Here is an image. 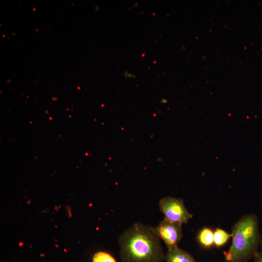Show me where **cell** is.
Segmentation results:
<instances>
[{
    "instance_id": "obj_2",
    "label": "cell",
    "mask_w": 262,
    "mask_h": 262,
    "mask_svg": "<svg viewBox=\"0 0 262 262\" xmlns=\"http://www.w3.org/2000/svg\"><path fill=\"white\" fill-rule=\"evenodd\" d=\"M257 216L254 214L242 216L233 226L232 242L224 252L225 262H246L258 253L260 232Z\"/></svg>"
},
{
    "instance_id": "obj_5",
    "label": "cell",
    "mask_w": 262,
    "mask_h": 262,
    "mask_svg": "<svg viewBox=\"0 0 262 262\" xmlns=\"http://www.w3.org/2000/svg\"><path fill=\"white\" fill-rule=\"evenodd\" d=\"M166 262H197L188 252L177 246L168 250Z\"/></svg>"
},
{
    "instance_id": "obj_7",
    "label": "cell",
    "mask_w": 262,
    "mask_h": 262,
    "mask_svg": "<svg viewBox=\"0 0 262 262\" xmlns=\"http://www.w3.org/2000/svg\"><path fill=\"white\" fill-rule=\"evenodd\" d=\"M214 246L219 247L225 245L231 237V234L228 233L225 230L216 228L213 230Z\"/></svg>"
},
{
    "instance_id": "obj_6",
    "label": "cell",
    "mask_w": 262,
    "mask_h": 262,
    "mask_svg": "<svg viewBox=\"0 0 262 262\" xmlns=\"http://www.w3.org/2000/svg\"><path fill=\"white\" fill-rule=\"evenodd\" d=\"M197 240L201 246L210 248L214 246L213 230L208 227L202 228L198 234Z\"/></svg>"
},
{
    "instance_id": "obj_8",
    "label": "cell",
    "mask_w": 262,
    "mask_h": 262,
    "mask_svg": "<svg viewBox=\"0 0 262 262\" xmlns=\"http://www.w3.org/2000/svg\"><path fill=\"white\" fill-rule=\"evenodd\" d=\"M92 262H117L112 255L104 251L96 253L92 259Z\"/></svg>"
},
{
    "instance_id": "obj_1",
    "label": "cell",
    "mask_w": 262,
    "mask_h": 262,
    "mask_svg": "<svg viewBox=\"0 0 262 262\" xmlns=\"http://www.w3.org/2000/svg\"><path fill=\"white\" fill-rule=\"evenodd\" d=\"M160 238L154 228L136 223L119 238V255L123 262H161L165 259Z\"/></svg>"
},
{
    "instance_id": "obj_4",
    "label": "cell",
    "mask_w": 262,
    "mask_h": 262,
    "mask_svg": "<svg viewBox=\"0 0 262 262\" xmlns=\"http://www.w3.org/2000/svg\"><path fill=\"white\" fill-rule=\"evenodd\" d=\"M182 225L164 218L154 228L158 236L165 244L168 250L178 246V244L182 238Z\"/></svg>"
},
{
    "instance_id": "obj_3",
    "label": "cell",
    "mask_w": 262,
    "mask_h": 262,
    "mask_svg": "<svg viewBox=\"0 0 262 262\" xmlns=\"http://www.w3.org/2000/svg\"><path fill=\"white\" fill-rule=\"evenodd\" d=\"M159 205L161 211L164 215V219L168 221L186 224L193 217L180 198L165 197L160 200Z\"/></svg>"
},
{
    "instance_id": "obj_11",
    "label": "cell",
    "mask_w": 262,
    "mask_h": 262,
    "mask_svg": "<svg viewBox=\"0 0 262 262\" xmlns=\"http://www.w3.org/2000/svg\"><path fill=\"white\" fill-rule=\"evenodd\" d=\"M167 102V101L164 99H163L161 100V102L162 103H166Z\"/></svg>"
},
{
    "instance_id": "obj_9",
    "label": "cell",
    "mask_w": 262,
    "mask_h": 262,
    "mask_svg": "<svg viewBox=\"0 0 262 262\" xmlns=\"http://www.w3.org/2000/svg\"><path fill=\"white\" fill-rule=\"evenodd\" d=\"M253 262H262V251L260 253H257L254 257Z\"/></svg>"
},
{
    "instance_id": "obj_10",
    "label": "cell",
    "mask_w": 262,
    "mask_h": 262,
    "mask_svg": "<svg viewBox=\"0 0 262 262\" xmlns=\"http://www.w3.org/2000/svg\"><path fill=\"white\" fill-rule=\"evenodd\" d=\"M124 76L126 78H135L136 76L133 73H130L128 71H125L124 74Z\"/></svg>"
}]
</instances>
